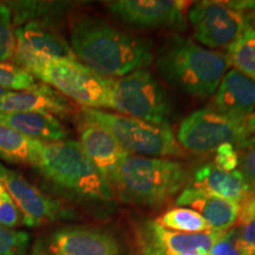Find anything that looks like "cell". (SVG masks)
<instances>
[{"label":"cell","instance_id":"1","mask_svg":"<svg viewBox=\"0 0 255 255\" xmlns=\"http://www.w3.org/2000/svg\"><path fill=\"white\" fill-rule=\"evenodd\" d=\"M69 44L79 62L105 78L124 77L154 59L145 40L91 15L71 24Z\"/></svg>","mask_w":255,"mask_h":255},{"label":"cell","instance_id":"2","mask_svg":"<svg viewBox=\"0 0 255 255\" xmlns=\"http://www.w3.org/2000/svg\"><path fill=\"white\" fill-rule=\"evenodd\" d=\"M229 66L226 53L181 36L165 40L156 56V69L169 85L199 98L215 94Z\"/></svg>","mask_w":255,"mask_h":255},{"label":"cell","instance_id":"3","mask_svg":"<svg viewBox=\"0 0 255 255\" xmlns=\"http://www.w3.org/2000/svg\"><path fill=\"white\" fill-rule=\"evenodd\" d=\"M33 168L65 196L90 202H108L114 193L78 141L41 142Z\"/></svg>","mask_w":255,"mask_h":255},{"label":"cell","instance_id":"4","mask_svg":"<svg viewBox=\"0 0 255 255\" xmlns=\"http://www.w3.org/2000/svg\"><path fill=\"white\" fill-rule=\"evenodd\" d=\"M188 174L180 162L128 155L111 175L113 193L126 203L158 207L181 193Z\"/></svg>","mask_w":255,"mask_h":255},{"label":"cell","instance_id":"5","mask_svg":"<svg viewBox=\"0 0 255 255\" xmlns=\"http://www.w3.org/2000/svg\"><path fill=\"white\" fill-rule=\"evenodd\" d=\"M25 71L83 108H109L110 78L92 71L78 59L40 60Z\"/></svg>","mask_w":255,"mask_h":255},{"label":"cell","instance_id":"6","mask_svg":"<svg viewBox=\"0 0 255 255\" xmlns=\"http://www.w3.org/2000/svg\"><path fill=\"white\" fill-rule=\"evenodd\" d=\"M109 109L159 127H170V98L151 72L136 70L121 78H110Z\"/></svg>","mask_w":255,"mask_h":255},{"label":"cell","instance_id":"7","mask_svg":"<svg viewBox=\"0 0 255 255\" xmlns=\"http://www.w3.org/2000/svg\"><path fill=\"white\" fill-rule=\"evenodd\" d=\"M82 111L108 128L129 155L165 158L183 154V149L178 144L170 127L154 126L144 121L103 110L83 108Z\"/></svg>","mask_w":255,"mask_h":255},{"label":"cell","instance_id":"8","mask_svg":"<svg viewBox=\"0 0 255 255\" xmlns=\"http://www.w3.org/2000/svg\"><path fill=\"white\" fill-rule=\"evenodd\" d=\"M188 18L194 36L207 49H226L251 25L250 14L239 7L237 1H205L190 6Z\"/></svg>","mask_w":255,"mask_h":255},{"label":"cell","instance_id":"9","mask_svg":"<svg viewBox=\"0 0 255 255\" xmlns=\"http://www.w3.org/2000/svg\"><path fill=\"white\" fill-rule=\"evenodd\" d=\"M250 138L246 123L207 109L197 110L187 116L177 130L176 139L181 148L205 154L215 151L223 144L241 148Z\"/></svg>","mask_w":255,"mask_h":255},{"label":"cell","instance_id":"10","mask_svg":"<svg viewBox=\"0 0 255 255\" xmlns=\"http://www.w3.org/2000/svg\"><path fill=\"white\" fill-rule=\"evenodd\" d=\"M190 2L181 0H117L107 2L109 12L129 26L137 28L184 30Z\"/></svg>","mask_w":255,"mask_h":255},{"label":"cell","instance_id":"11","mask_svg":"<svg viewBox=\"0 0 255 255\" xmlns=\"http://www.w3.org/2000/svg\"><path fill=\"white\" fill-rule=\"evenodd\" d=\"M0 183L12 197L24 225L38 227L62 218L66 210L58 200L44 194L18 171L0 163Z\"/></svg>","mask_w":255,"mask_h":255},{"label":"cell","instance_id":"12","mask_svg":"<svg viewBox=\"0 0 255 255\" xmlns=\"http://www.w3.org/2000/svg\"><path fill=\"white\" fill-rule=\"evenodd\" d=\"M15 47L12 60L26 70L33 63L49 59H77L70 44L49 27L25 24L14 28Z\"/></svg>","mask_w":255,"mask_h":255},{"label":"cell","instance_id":"13","mask_svg":"<svg viewBox=\"0 0 255 255\" xmlns=\"http://www.w3.org/2000/svg\"><path fill=\"white\" fill-rule=\"evenodd\" d=\"M41 255H122V247L103 229L68 226L50 235Z\"/></svg>","mask_w":255,"mask_h":255},{"label":"cell","instance_id":"14","mask_svg":"<svg viewBox=\"0 0 255 255\" xmlns=\"http://www.w3.org/2000/svg\"><path fill=\"white\" fill-rule=\"evenodd\" d=\"M222 232L178 233L163 228L155 220H144L136 227L133 237L135 246L154 248L167 253L208 255Z\"/></svg>","mask_w":255,"mask_h":255},{"label":"cell","instance_id":"15","mask_svg":"<svg viewBox=\"0 0 255 255\" xmlns=\"http://www.w3.org/2000/svg\"><path fill=\"white\" fill-rule=\"evenodd\" d=\"M78 132V142L83 150L109 183L111 175L129 154L108 128L90 119L83 111L79 115Z\"/></svg>","mask_w":255,"mask_h":255},{"label":"cell","instance_id":"16","mask_svg":"<svg viewBox=\"0 0 255 255\" xmlns=\"http://www.w3.org/2000/svg\"><path fill=\"white\" fill-rule=\"evenodd\" d=\"M255 108V81L235 69L225 73L213 95L209 109L246 123Z\"/></svg>","mask_w":255,"mask_h":255},{"label":"cell","instance_id":"17","mask_svg":"<svg viewBox=\"0 0 255 255\" xmlns=\"http://www.w3.org/2000/svg\"><path fill=\"white\" fill-rule=\"evenodd\" d=\"M177 207L195 210L213 231H227L238 222L240 206L194 186H186L176 197Z\"/></svg>","mask_w":255,"mask_h":255},{"label":"cell","instance_id":"18","mask_svg":"<svg viewBox=\"0 0 255 255\" xmlns=\"http://www.w3.org/2000/svg\"><path fill=\"white\" fill-rule=\"evenodd\" d=\"M73 105L44 83L23 91H8L0 100V114L44 113L53 116H65L72 113Z\"/></svg>","mask_w":255,"mask_h":255},{"label":"cell","instance_id":"19","mask_svg":"<svg viewBox=\"0 0 255 255\" xmlns=\"http://www.w3.org/2000/svg\"><path fill=\"white\" fill-rule=\"evenodd\" d=\"M191 186L238 205H240L241 201L252 190L239 169L226 171L216 167L213 162L196 169L193 175Z\"/></svg>","mask_w":255,"mask_h":255},{"label":"cell","instance_id":"20","mask_svg":"<svg viewBox=\"0 0 255 255\" xmlns=\"http://www.w3.org/2000/svg\"><path fill=\"white\" fill-rule=\"evenodd\" d=\"M0 123L28 138L40 142L66 139L69 131L56 116L44 113L0 114Z\"/></svg>","mask_w":255,"mask_h":255},{"label":"cell","instance_id":"21","mask_svg":"<svg viewBox=\"0 0 255 255\" xmlns=\"http://www.w3.org/2000/svg\"><path fill=\"white\" fill-rule=\"evenodd\" d=\"M41 142L28 138L0 123V158L8 163L33 167Z\"/></svg>","mask_w":255,"mask_h":255},{"label":"cell","instance_id":"22","mask_svg":"<svg viewBox=\"0 0 255 255\" xmlns=\"http://www.w3.org/2000/svg\"><path fill=\"white\" fill-rule=\"evenodd\" d=\"M233 69L255 81V27L247 26L226 53Z\"/></svg>","mask_w":255,"mask_h":255},{"label":"cell","instance_id":"23","mask_svg":"<svg viewBox=\"0 0 255 255\" xmlns=\"http://www.w3.org/2000/svg\"><path fill=\"white\" fill-rule=\"evenodd\" d=\"M155 221L165 229L178 233H206L213 231L199 213L186 207H175L169 209Z\"/></svg>","mask_w":255,"mask_h":255},{"label":"cell","instance_id":"24","mask_svg":"<svg viewBox=\"0 0 255 255\" xmlns=\"http://www.w3.org/2000/svg\"><path fill=\"white\" fill-rule=\"evenodd\" d=\"M238 222L235 225L242 242L255 254V189L241 201Z\"/></svg>","mask_w":255,"mask_h":255},{"label":"cell","instance_id":"25","mask_svg":"<svg viewBox=\"0 0 255 255\" xmlns=\"http://www.w3.org/2000/svg\"><path fill=\"white\" fill-rule=\"evenodd\" d=\"M37 79L14 64L0 63V87L8 91H23L36 87Z\"/></svg>","mask_w":255,"mask_h":255},{"label":"cell","instance_id":"26","mask_svg":"<svg viewBox=\"0 0 255 255\" xmlns=\"http://www.w3.org/2000/svg\"><path fill=\"white\" fill-rule=\"evenodd\" d=\"M30 235L0 225V255H28Z\"/></svg>","mask_w":255,"mask_h":255},{"label":"cell","instance_id":"27","mask_svg":"<svg viewBox=\"0 0 255 255\" xmlns=\"http://www.w3.org/2000/svg\"><path fill=\"white\" fill-rule=\"evenodd\" d=\"M208 255H255L241 240L237 227L223 231Z\"/></svg>","mask_w":255,"mask_h":255},{"label":"cell","instance_id":"28","mask_svg":"<svg viewBox=\"0 0 255 255\" xmlns=\"http://www.w3.org/2000/svg\"><path fill=\"white\" fill-rule=\"evenodd\" d=\"M14 47L15 37L11 9L7 5H0V63L13 58Z\"/></svg>","mask_w":255,"mask_h":255},{"label":"cell","instance_id":"29","mask_svg":"<svg viewBox=\"0 0 255 255\" xmlns=\"http://www.w3.org/2000/svg\"><path fill=\"white\" fill-rule=\"evenodd\" d=\"M239 170L252 190L255 189V136L247 139L239 149Z\"/></svg>","mask_w":255,"mask_h":255},{"label":"cell","instance_id":"30","mask_svg":"<svg viewBox=\"0 0 255 255\" xmlns=\"http://www.w3.org/2000/svg\"><path fill=\"white\" fill-rule=\"evenodd\" d=\"M23 222L18 207L7 191L0 194V225L7 228L18 227Z\"/></svg>","mask_w":255,"mask_h":255},{"label":"cell","instance_id":"31","mask_svg":"<svg viewBox=\"0 0 255 255\" xmlns=\"http://www.w3.org/2000/svg\"><path fill=\"white\" fill-rule=\"evenodd\" d=\"M216 167L226 171H234L239 168L240 156L238 146L233 144H223L215 150V157L213 162Z\"/></svg>","mask_w":255,"mask_h":255},{"label":"cell","instance_id":"32","mask_svg":"<svg viewBox=\"0 0 255 255\" xmlns=\"http://www.w3.org/2000/svg\"><path fill=\"white\" fill-rule=\"evenodd\" d=\"M135 255H202V254H190V253H167V252L154 250V248L135 246Z\"/></svg>","mask_w":255,"mask_h":255},{"label":"cell","instance_id":"33","mask_svg":"<svg viewBox=\"0 0 255 255\" xmlns=\"http://www.w3.org/2000/svg\"><path fill=\"white\" fill-rule=\"evenodd\" d=\"M246 128H247V132L248 136H255V108L252 111V114L248 116V119L246 120Z\"/></svg>","mask_w":255,"mask_h":255},{"label":"cell","instance_id":"34","mask_svg":"<svg viewBox=\"0 0 255 255\" xmlns=\"http://www.w3.org/2000/svg\"><path fill=\"white\" fill-rule=\"evenodd\" d=\"M7 92H8V90H6V89L0 87V100H1V98L4 97V96L7 94Z\"/></svg>","mask_w":255,"mask_h":255},{"label":"cell","instance_id":"35","mask_svg":"<svg viewBox=\"0 0 255 255\" xmlns=\"http://www.w3.org/2000/svg\"><path fill=\"white\" fill-rule=\"evenodd\" d=\"M251 25H252V26H253V27H255V12H254L253 14L251 15Z\"/></svg>","mask_w":255,"mask_h":255},{"label":"cell","instance_id":"36","mask_svg":"<svg viewBox=\"0 0 255 255\" xmlns=\"http://www.w3.org/2000/svg\"><path fill=\"white\" fill-rule=\"evenodd\" d=\"M4 191H5V188L2 187L1 183H0V194H2V193H4Z\"/></svg>","mask_w":255,"mask_h":255}]
</instances>
